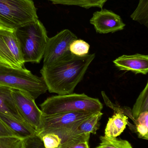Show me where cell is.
<instances>
[{
    "label": "cell",
    "instance_id": "cell-1",
    "mask_svg": "<svg viewBox=\"0 0 148 148\" xmlns=\"http://www.w3.org/2000/svg\"><path fill=\"white\" fill-rule=\"evenodd\" d=\"M95 54L78 56L70 55L49 67H43L41 73L50 93L58 95L73 93L81 81Z\"/></svg>",
    "mask_w": 148,
    "mask_h": 148
},
{
    "label": "cell",
    "instance_id": "cell-2",
    "mask_svg": "<svg viewBox=\"0 0 148 148\" xmlns=\"http://www.w3.org/2000/svg\"><path fill=\"white\" fill-rule=\"evenodd\" d=\"M44 115L76 112L101 111L103 105L97 98L85 94L58 95L47 98L40 105Z\"/></svg>",
    "mask_w": 148,
    "mask_h": 148
},
{
    "label": "cell",
    "instance_id": "cell-3",
    "mask_svg": "<svg viewBox=\"0 0 148 148\" xmlns=\"http://www.w3.org/2000/svg\"><path fill=\"white\" fill-rule=\"evenodd\" d=\"M25 63H39L43 58L48 37L39 19L15 30Z\"/></svg>",
    "mask_w": 148,
    "mask_h": 148
},
{
    "label": "cell",
    "instance_id": "cell-4",
    "mask_svg": "<svg viewBox=\"0 0 148 148\" xmlns=\"http://www.w3.org/2000/svg\"><path fill=\"white\" fill-rule=\"evenodd\" d=\"M0 85L26 92L35 100L48 90L42 77L33 75L24 68H13L1 64Z\"/></svg>",
    "mask_w": 148,
    "mask_h": 148
},
{
    "label": "cell",
    "instance_id": "cell-5",
    "mask_svg": "<svg viewBox=\"0 0 148 148\" xmlns=\"http://www.w3.org/2000/svg\"><path fill=\"white\" fill-rule=\"evenodd\" d=\"M38 20L33 0H0V25L16 29Z\"/></svg>",
    "mask_w": 148,
    "mask_h": 148
},
{
    "label": "cell",
    "instance_id": "cell-6",
    "mask_svg": "<svg viewBox=\"0 0 148 148\" xmlns=\"http://www.w3.org/2000/svg\"><path fill=\"white\" fill-rule=\"evenodd\" d=\"M25 63L15 30L0 25V64L21 69Z\"/></svg>",
    "mask_w": 148,
    "mask_h": 148
},
{
    "label": "cell",
    "instance_id": "cell-7",
    "mask_svg": "<svg viewBox=\"0 0 148 148\" xmlns=\"http://www.w3.org/2000/svg\"><path fill=\"white\" fill-rule=\"evenodd\" d=\"M77 39L76 35L68 29L62 30L55 36L49 38L43 54V67L51 66L70 55V46Z\"/></svg>",
    "mask_w": 148,
    "mask_h": 148
},
{
    "label": "cell",
    "instance_id": "cell-8",
    "mask_svg": "<svg viewBox=\"0 0 148 148\" xmlns=\"http://www.w3.org/2000/svg\"><path fill=\"white\" fill-rule=\"evenodd\" d=\"M11 94L23 120L36 130L38 134L42 127L43 114L37 107L35 99L26 92L19 90L11 89Z\"/></svg>",
    "mask_w": 148,
    "mask_h": 148
},
{
    "label": "cell",
    "instance_id": "cell-9",
    "mask_svg": "<svg viewBox=\"0 0 148 148\" xmlns=\"http://www.w3.org/2000/svg\"><path fill=\"white\" fill-rule=\"evenodd\" d=\"M90 23L94 25L96 32L101 34L120 31L126 26L120 16L105 9L94 13Z\"/></svg>",
    "mask_w": 148,
    "mask_h": 148
},
{
    "label": "cell",
    "instance_id": "cell-10",
    "mask_svg": "<svg viewBox=\"0 0 148 148\" xmlns=\"http://www.w3.org/2000/svg\"><path fill=\"white\" fill-rule=\"evenodd\" d=\"M96 112H76L50 115H43L42 127L40 132L49 130L62 128L83 121L91 117Z\"/></svg>",
    "mask_w": 148,
    "mask_h": 148
},
{
    "label": "cell",
    "instance_id": "cell-11",
    "mask_svg": "<svg viewBox=\"0 0 148 148\" xmlns=\"http://www.w3.org/2000/svg\"><path fill=\"white\" fill-rule=\"evenodd\" d=\"M115 66L122 71H131L136 74L147 75L148 73V56L136 53L123 55L113 61Z\"/></svg>",
    "mask_w": 148,
    "mask_h": 148
},
{
    "label": "cell",
    "instance_id": "cell-12",
    "mask_svg": "<svg viewBox=\"0 0 148 148\" xmlns=\"http://www.w3.org/2000/svg\"><path fill=\"white\" fill-rule=\"evenodd\" d=\"M84 121L62 128L41 131L39 134L51 132L56 134L61 141L59 148H67L79 143L89 141L90 134H80L77 130L78 127Z\"/></svg>",
    "mask_w": 148,
    "mask_h": 148
},
{
    "label": "cell",
    "instance_id": "cell-13",
    "mask_svg": "<svg viewBox=\"0 0 148 148\" xmlns=\"http://www.w3.org/2000/svg\"><path fill=\"white\" fill-rule=\"evenodd\" d=\"M127 116L120 112H115L114 114L109 119L105 130L104 136L109 139L116 138L123 132L127 125L130 130L136 133L135 126L128 121Z\"/></svg>",
    "mask_w": 148,
    "mask_h": 148
},
{
    "label": "cell",
    "instance_id": "cell-14",
    "mask_svg": "<svg viewBox=\"0 0 148 148\" xmlns=\"http://www.w3.org/2000/svg\"><path fill=\"white\" fill-rule=\"evenodd\" d=\"M0 113L20 121L25 122L15 104L11 89L2 85H0Z\"/></svg>",
    "mask_w": 148,
    "mask_h": 148
},
{
    "label": "cell",
    "instance_id": "cell-15",
    "mask_svg": "<svg viewBox=\"0 0 148 148\" xmlns=\"http://www.w3.org/2000/svg\"><path fill=\"white\" fill-rule=\"evenodd\" d=\"M0 118L17 136L23 140L37 135L36 130L25 122L20 121L1 113Z\"/></svg>",
    "mask_w": 148,
    "mask_h": 148
},
{
    "label": "cell",
    "instance_id": "cell-16",
    "mask_svg": "<svg viewBox=\"0 0 148 148\" xmlns=\"http://www.w3.org/2000/svg\"><path fill=\"white\" fill-rule=\"evenodd\" d=\"M54 4L77 6L85 9L98 8L102 9L107 0H49Z\"/></svg>",
    "mask_w": 148,
    "mask_h": 148
},
{
    "label": "cell",
    "instance_id": "cell-17",
    "mask_svg": "<svg viewBox=\"0 0 148 148\" xmlns=\"http://www.w3.org/2000/svg\"><path fill=\"white\" fill-rule=\"evenodd\" d=\"M103 114L101 111L96 112L91 117L83 122L77 128L79 134H96L100 127V121Z\"/></svg>",
    "mask_w": 148,
    "mask_h": 148
},
{
    "label": "cell",
    "instance_id": "cell-18",
    "mask_svg": "<svg viewBox=\"0 0 148 148\" xmlns=\"http://www.w3.org/2000/svg\"><path fill=\"white\" fill-rule=\"evenodd\" d=\"M148 111V83L147 82L146 87L141 92L133 109L131 110L132 116L135 121L141 113Z\"/></svg>",
    "mask_w": 148,
    "mask_h": 148
},
{
    "label": "cell",
    "instance_id": "cell-19",
    "mask_svg": "<svg viewBox=\"0 0 148 148\" xmlns=\"http://www.w3.org/2000/svg\"><path fill=\"white\" fill-rule=\"evenodd\" d=\"M134 21L148 27V0H140L139 4L130 16Z\"/></svg>",
    "mask_w": 148,
    "mask_h": 148
},
{
    "label": "cell",
    "instance_id": "cell-20",
    "mask_svg": "<svg viewBox=\"0 0 148 148\" xmlns=\"http://www.w3.org/2000/svg\"><path fill=\"white\" fill-rule=\"evenodd\" d=\"M136 133L140 139L148 140V111L141 113L135 123Z\"/></svg>",
    "mask_w": 148,
    "mask_h": 148
},
{
    "label": "cell",
    "instance_id": "cell-21",
    "mask_svg": "<svg viewBox=\"0 0 148 148\" xmlns=\"http://www.w3.org/2000/svg\"><path fill=\"white\" fill-rule=\"evenodd\" d=\"M100 139V146L103 148H133L128 141L117 139V137L109 139L105 136H101Z\"/></svg>",
    "mask_w": 148,
    "mask_h": 148
},
{
    "label": "cell",
    "instance_id": "cell-22",
    "mask_svg": "<svg viewBox=\"0 0 148 148\" xmlns=\"http://www.w3.org/2000/svg\"><path fill=\"white\" fill-rule=\"evenodd\" d=\"M0 148H24V140L14 136H0Z\"/></svg>",
    "mask_w": 148,
    "mask_h": 148
},
{
    "label": "cell",
    "instance_id": "cell-23",
    "mask_svg": "<svg viewBox=\"0 0 148 148\" xmlns=\"http://www.w3.org/2000/svg\"><path fill=\"white\" fill-rule=\"evenodd\" d=\"M90 46L87 42L82 40H75L70 46V51L71 54L78 56L87 55L89 51Z\"/></svg>",
    "mask_w": 148,
    "mask_h": 148
},
{
    "label": "cell",
    "instance_id": "cell-24",
    "mask_svg": "<svg viewBox=\"0 0 148 148\" xmlns=\"http://www.w3.org/2000/svg\"><path fill=\"white\" fill-rule=\"evenodd\" d=\"M46 148H59L61 144L59 136L54 133L47 132L38 134Z\"/></svg>",
    "mask_w": 148,
    "mask_h": 148
},
{
    "label": "cell",
    "instance_id": "cell-25",
    "mask_svg": "<svg viewBox=\"0 0 148 148\" xmlns=\"http://www.w3.org/2000/svg\"><path fill=\"white\" fill-rule=\"evenodd\" d=\"M24 148H46L39 136L36 135L24 140Z\"/></svg>",
    "mask_w": 148,
    "mask_h": 148
},
{
    "label": "cell",
    "instance_id": "cell-26",
    "mask_svg": "<svg viewBox=\"0 0 148 148\" xmlns=\"http://www.w3.org/2000/svg\"><path fill=\"white\" fill-rule=\"evenodd\" d=\"M18 136L9 128L0 118V136Z\"/></svg>",
    "mask_w": 148,
    "mask_h": 148
},
{
    "label": "cell",
    "instance_id": "cell-27",
    "mask_svg": "<svg viewBox=\"0 0 148 148\" xmlns=\"http://www.w3.org/2000/svg\"><path fill=\"white\" fill-rule=\"evenodd\" d=\"M67 148H89V142H82Z\"/></svg>",
    "mask_w": 148,
    "mask_h": 148
},
{
    "label": "cell",
    "instance_id": "cell-28",
    "mask_svg": "<svg viewBox=\"0 0 148 148\" xmlns=\"http://www.w3.org/2000/svg\"><path fill=\"white\" fill-rule=\"evenodd\" d=\"M96 148H103L102 147H101V146H98V147H96Z\"/></svg>",
    "mask_w": 148,
    "mask_h": 148
}]
</instances>
